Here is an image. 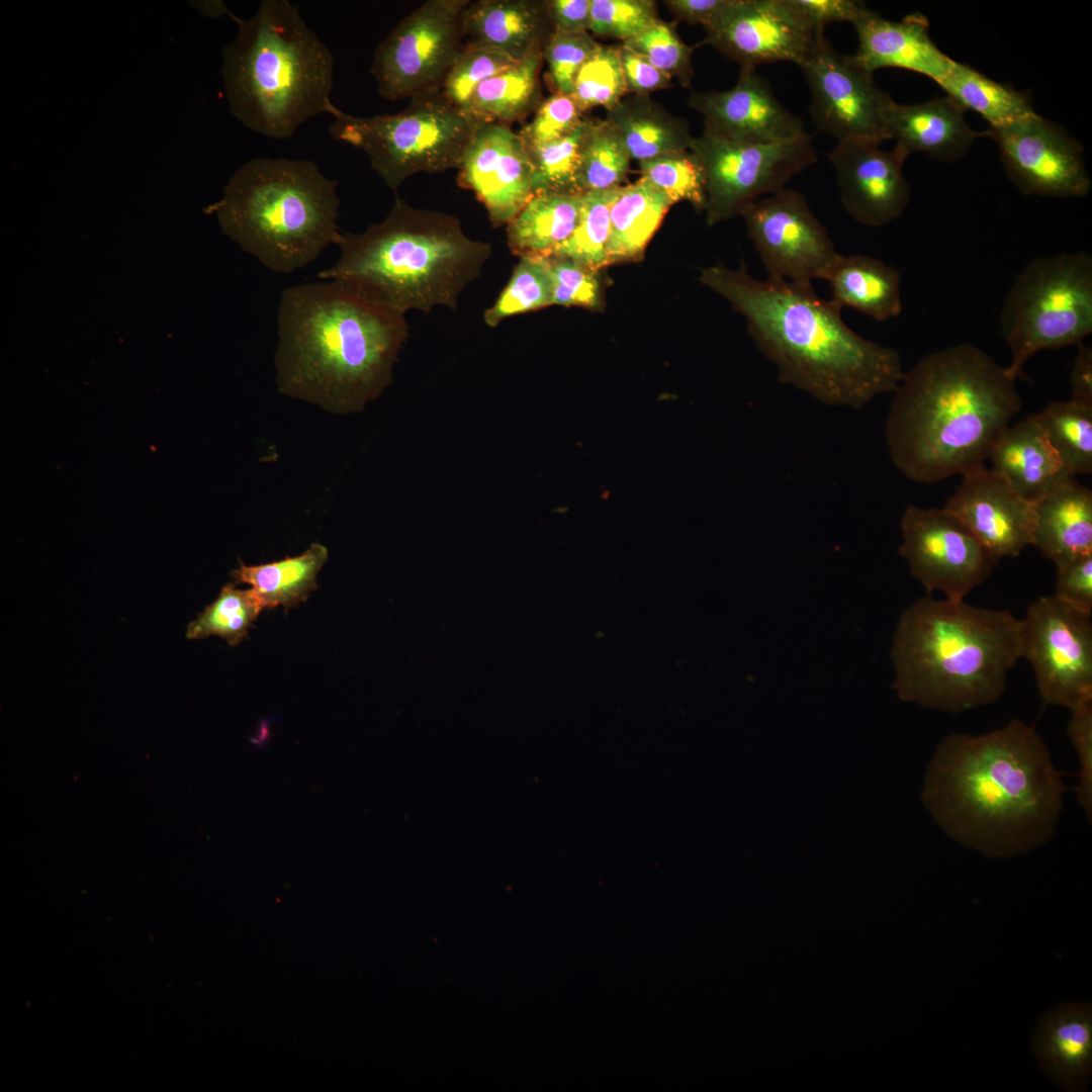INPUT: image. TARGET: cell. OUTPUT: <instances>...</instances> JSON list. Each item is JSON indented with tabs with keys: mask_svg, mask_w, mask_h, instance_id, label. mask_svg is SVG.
I'll return each instance as SVG.
<instances>
[{
	"mask_svg": "<svg viewBox=\"0 0 1092 1092\" xmlns=\"http://www.w3.org/2000/svg\"><path fill=\"white\" fill-rule=\"evenodd\" d=\"M1055 596L1088 613L1092 612V554L1057 567Z\"/></svg>",
	"mask_w": 1092,
	"mask_h": 1092,
	"instance_id": "51",
	"label": "cell"
},
{
	"mask_svg": "<svg viewBox=\"0 0 1092 1092\" xmlns=\"http://www.w3.org/2000/svg\"><path fill=\"white\" fill-rule=\"evenodd\" d=\"M964 110L986 119L991 128L1000 127L1035 113L1030 97L1012 86L993 81L968 65L954 62L937 83Z\"/></svg>",
	"mask_w": 1092,
	"mask_h": 1092,
	"instance_id": "35",
	"label": "cell"
},
{
	"mask_svg": "<svg viewBox=\"0 0 1092 1092\" xmlns=\"http://www.w3.org/2000/svg\"><path fill=\"white\" fill-rule=\"evenodd\" d=\"M588 118L567 135L538 146L528 147L533 165V194H581L578 170L582 142Z\"/></svg>",
	"mask_w": 1092,
	"mask_h": 1092,
	"instance_id": "39",
	"label": "cell"
},
{
	"mask_svg": "<svg viewBox=\"0 0 1092 1092\" xmlns=\"http://www.w3.org/2000/svg\"><path fill=\"white\" fill-rule=\"evenodd\" d=\"M907 155L894 147L861 139L838 142L828 154L840 201L857 222L883 226L900 217L910 201L903 173Z\"/></svg>",
	"mask_w": 1092,
	"mask_h": 1092,
	"instance_id": "20",
	"label": "cell"
},
{
	"mask_svg": "<svg viewBox=\"0 0 1092 1092\" xmlns=\"http://www.w3.org/2000/svg\"><path fill=\"white\" fill-rule=\"evenodd\" d=\"M1071 711L1067 725L1068 736L1075 748L1079 763L1077 802L1089 822L1092 819V702Z\"/></svg>",
	"mask_w": 1092,
	"mask_h": 1092,
	"instance_id": "50",
	"label": "cell"
},
{
	"mask_svg": "<svg viewBox=\"0 0 1092 1092\" xmlns=\"http://www.w3.org/2000/svg\"><path fill=\"white\" fill-rule=\"evenodd\" d=\"M1015 380L972 344L923 356L893 391L885 437L894 465L923 484L984 465L1022 406Z\"/></svg>",
	"mask_w": 1092,
	"mask_h": 1092,
	"instance_id": "3",
	"label": "cell"
},
{
	"mask_svg": "<svg viewBox=\"0 0 1092 1092\" xmlns=\"http://www.w3.org/2000/svg\"><path fill=\"white\" fill-rule=\"evenodd\" d=\"M646 59L656 69L690 87L693 77L692 54L695 47L686 44L675 30V23L659 19L640 34L622 42Z\"/></svg>",
	"mask_w": 1092,
	"mask_h": 1092,
	"instance_id": "45",
	"label": "cell"
},
{
	"mask_svg": "<svg viewBox=\"0 0 1092 1092\" xmlns=\"http://www.w3.org/2000/svg\"><path fill=\"white\" fill-rule=\"evenodd\" d=\"M263 609L253 588L239 589L228 583L216 600L188 624L186 638L202 639L216 635L230 645H237Z\"/></svg>",
	"mask_w": 1092,
	"mask_h": 1092,
	"instance_id": "41",
	"label": "cell"
},
{
	"mask_svg": "<svg viewBox=\"0 0 1092 1092\" xmlns=\"http://www.w3.org/2000/svg\"><path fill=\"white\" fill-rule=\"evenodd\" d=\"M1069 471L1092 472V405L1053 401L1033 415Z\"/></svg>",
	"mask_w": 1092,
	"mask_h": 1092,
	"instance_id": "36",
	"label": "cell"
},
{
	"mask_svg": "<svg viewBox=\"0 0 1092 1092\" xmlns=\"http://www.w3.org/2000/svg\"><path fill=\"white\" fill-rule=\"evenodd\" d=\"M1066 786L1036 730L1013 719L1002 728L952 733L929 760L921 798L951 840L1009 858L1054 837Z\"/></svg>",
	"mask_w": 1092,
	"mask_h": 1092,
	"instance_id": "1",
	"label": "cell"
},
{
	"mask_svg": "<svg viewBox=\"0 0 1092 1092\" xmlns=\"http://www.w3.org/2000/svg\"><path fill=\"white\" fill-rule=\"evenodd\" d=\"M627 93L647 95L671 86V78L625 44L619 46Z\"/></svg>",
	"mask_w": 1092,
	"mask_h": 1092,
	"instance_id": "52",
	"label": "cell"
},
{
	"mask_svg": "<svg viewBox=\"0 0 1092 1092\" xmlns=\"http://www.w3.org/2000/svg\"><path fill=\"white\" fill-rule=\"evenodd\" d=\"M659 20L651 0H590L589 30L622 42L640 34Z\"/></svg>",
	"mask_w": 1092,
	"mask_h": 1092,
	"instance_id": "46",
	"label": "cell"
},
{
	"mask_svg": "<svg viewBox=\"0 0 1092 1092\" xmlns=\"http://www.w3.org/2000/svg\"><path fill=\"white\" fill-rule=\"evenodd\" d=\"M337 246L340 258L317 276L402 314L438 305L456 310L492 251L466 236L455 216L415 208L398 196L382 221L343 233Z\"/></svg>",
	"mask_w": 1092,
	"mask_h": 1092,
	"instance_id": "6",
	"label": "cell"
},
{
	"mask_svg": "<svg viewBox=\"0 0 1092 1092\" xmlns=\"http://www.w3.org/2000/svg\"><path fill=\"white\" fill-rule=\"evenodd\" d=\"M689 105L702 114L705 129L737 143L774 144L807 133L802 119L777 99L769 82L749 66H740L732 88L694 93Z\"/></svg>",
	"mask_w": 1092,
	"mask_h": 1092,
	"instance_id": "22",
	"label": "cell"
},
{
	"mask_svg": "<svg viewBox=\"0 0 1092 1092\" xmlns=\"http://www.w3.org/2000/svg\"><path fill=\"white\" fill-rule=\"evenodd\" d=\"M552 282V304L597 307L600 284L596 272L563 257H547Z\"/></svg>",
	"mask_w": 1092,
	"mask_h": 1092,
	"instance_id": "49",
	"label": "cell"
},
{
	"mask_svg": "<svg viewBox=\"0 0 1092 1092\" xmlns=\"http://www.w3.org/2000/svg\"><path fill=\"white\" fill-rule=\"evenodd\" d=\"M582 113L570 95L555 93L539 104L519 134L528 147L549 143L574 130L584 119Z\"/></svg>",
	"mask_w": 1092,
	"mask_h": 1092,
	"instance_id": "48",
	"label": "cell"
},
{
	"mask_svg": "<svg viewBox=\"0 0 1092 1092\" xmlns=\"http://www.w3.org/2000/svg\"><path fill=\"white\" fill-rule=\"evenodd\" d=\"M237 24L224 76L232 112L247 128L282 140L310 118L331 115L334 57L295 4L263 0Z\"/></svg>",
	"mask_w": 1092,
	"mask_h": 1092,
	"instance_id": "7",
	"label": "cell"
},
{
	"mask_svg": "<svg viewBox=\"0 0 1092 1092\" xmlns=\"http://www.w3.org/2000/svg\"><path fill=\"white\" fill-rule=\"evenodd\" d=\"M517 62L500 50L466 42L446 76L441 93L451 104L466 111L473 90L481 82Z\"/></svg>",
	"mask_w": 1092,
	"mask_h": 1092,
	"instance_id": "44",
	"label": "cell"
},
{
	"mask_svg": "<svg viewBox=\"0 0 1092 1092\" xmlns=\"http://www.w3.org/2000/svg\"><path fill=\"white\" fill-rule=\"evenodd\" d=\"M1077 348L1070 372L1071 400L1092 405V348L1084 343Z\"/></svg>",
	"mask_w": 1092,
	"mask_h": 1092,
	"instance_id": "56",
	"label": "cell"
},
{
	"mask_svg": "<svg viewBox=\"0 0 1092 1092\" xmlns=\"http://www.w3.org/2000/svg\"><path fill=\"white\" fill-rule=\"evenodd\" d=\"M328 556L326 546L312 543L297 556L260 565L241 563L232 576L237 582L251 584L264 608L283 606L287 610L316 589V575Z\"/></svg>",
	"mask_w": 1092,
	"mask_h": 1092,
	"instance_id": "34",
	"label": "cell"
},
{
	"mask_svg": "<svg viewBox=\"0 0 1092 1092\" xmlns=\"http://www.w3.org/2000/svg\"><path fill=\"white\" fill-rule=\"evenodd\" d=\"M852 25L858 46L850 58L871 73L883 68H898L938 83L956 62L932 41L928 20L919 12L896 21L882 17L867 6Z\"/></svg>",
	"mask_w": 1092,
	"mask_h": 1092,
	"instance_id": "23",
	"label": "cell"
},
{
	"mask_svg": "<svg viewBox=\"0 0 1092 1092\" xmlns=\"http://www.w3.org/2000/svg\"><path fill=\"white\" fill-rule=\"evenodd\" d=\"M552 282L547 257H521L494 303L483 313L496 327L507 317L552 305Z\"/></svg>",
	"mask_w": 1092,
	"mask_h": 1092,
	"instance_id": "40",
	"label": "cell"
},
{
	"mask_svg": "<svg viewBox=\"0 0 1092 1092\" xmlns=\"http://www.w3.org/2000/svg\"><path fill=\"white\" fill-rule=\"evenodd\" d=\"M625 93L619 47L599 44L576 73L570 96L584 112L596 106L609 110L623 99Z\"/></svg>",
	"mask_w": 1092,
	"mask_h": 1092,
	"instance_id": "43",
	"label": "cell"
},
{
	"mask_svg": "<svg viewBox=\"0 0 1092 1092\" xmlns=\"http://www.w3.org/2000/svg\"><path fill=\"white\" fill-rule=\"evenodd\" d=\"M741 215L767 278L804 285L824 279L838 253L802 193L785 187Z\"/></svg>",
	"mask_w": 1092,
	"mask_h": 1092,
	"instance_id": "16",
	"label": "cell"
},
{
	"mask_svg": "<svg viewBox=\"0 0 1092 1092\" xmlns=\"http://www.w3.org/2000/svg\"><path fill=\"white\" fill-rule=\"evenodd\" d=\"M621 186L582 194L578 222L570 237L549 257L568 258L597 272L607 265L610 210Z\"/></svg>",
	"mask_w": 1092,
	"mask_h": 1092,
	"instance_id": "37",
	"label": "cell"
},
{
	"mask_svg": "<svg viewBox=\"0 0 1092 1092\" xmlns=\"http://www.w3.org/2000/svg\"><path fill=\"white\" fill-rule=\"evenodd\" d=\"M829 299L876 320L887 321L902 312L901 274L893 266L864 255L837 254L824 279Z\"/></svg>",
	"mask_w": 1092,
	"mask_h": 1092,
	"instance_id": "29",
	"label": "cell"
},
{
	"mask_svg": "<svg viewBox=\"0 0 1092 1092\" xmlns=\"http://www.w3.org/2000/svg\"><path fill=\"white\" fill-rule=\"evenodd\" d=\"M988 459L992 469L1031 503L1075 476L1033 415L1008 427L993 446Z\"/></svg>",
	"mask_w": 1092,
	"mask_h": 1092,
	"instance_id": "25",
	"label": "cell"
},
{
	"mask_svg": "<svg viewBox=\"0 0 1092 1092\" xmlns=\"http://www.w3.org/2000/svg\"><path fill=\"white\" fill-rule=\"evenodd\" d=\"M944 509L958 518L998 560L1032 545L1034 503L984 465L965 472Z\"/></svg>",
	"mask_w": 1092,
	"mask_h": 1092,
	"instance_id": "21",
	"label": "cell"
},
{
	"mask_svg": "<svg viewBox=\"0 0 1092 1092\" xmlns=\"http://www.w3.org/2000/svg\"><path fill=\"white\" fill-rule=\"evenodd\" d=\"M582 194H534L508 223V245L520 257H549L574 231Z\"/></svg>",
	"mask_w": 1092,
	"mask_h": 1092,
	"instance_id": "33",
	"label": "cell"
},
{
	"mask_svg": "<svg viewBox=\"0 0 1092 1092\" xmlns=\"http://www.w3.org/2000/svg\"><path fill=\"white\" fill-rule=\"evenodd\" d=\"M731 0H666L665 6L678 19L709 27Z\"/></svg>",
	"mask_w": 1092,
	"mask_h": 1092,
	"instance_id": "55",
	"label": "cell"
},
{
	"mask_svg": "<svg viewBox=\"0 0 1092 1092\" xmlns=\"http://www.w3.org/2000/svg\"><path fill=\"white\" fill-rule=\"evenodd\" d=\"M1032 545L1056 567L1092 554V491L1071 476L1034 503Z\"/></svg>",
	"mask_w": 1092,
	"mask_h": 1092,
	"instance_id": "26",
	"label": "cell"
},
{
	"mask_svg": "<svg viewBox=\"0 0 1092 1092\" xmlns=\"http://www.w3.org/2000/svg\"><path fill=\"white\" fill-rule=\"evenodd\" d=\"M547 12L553 29L563 32L589 30L590 0L546 1Z\"/></svg>",
	"mask_w": 1092,
	"mask_h": 1092,
	"instance_id": "54",
	"label": "cell"
},
{
	"mask_svg": "<svg viewBox=\"0 0 1092 1092\" xmlns=\"http://www.w3.org/2000/svg\"><path fill=\"white\" fill-rule=\"evenodd\" d=\"M672 204L642 177L621 186L610 210L607 265L638 260Z\"/></svg>",
	"mask_w": 1092,
	"mask_h": 1092,
	"instance_id": "32",
	"label": "cell"
},
{
	"mask_svg": "<svg viewBox=\"0 0 1092 1092\" xmlns=\"http://www.w3.org/2000/svg\"><path fill=\"white\" fill-rule=\"evenodd\" d=\"M799 67L810 90L809 113L818 131L837 143L889 140L886 110L892 98L878 86L874 73L839 54L825 35L818 37Z\"/></svg>",
	"mask_w": 1092,
	"mask_h": 1092,
	"instance_id": "15",
	"label": "cell"
},
{
	"mask_svg": "<svg viewBox=\"0 0 1092 1092\" xmlns=\"http://www.w3.org/2000/svg\"><path fill=\"white\" fill-rule=\"evenodd\" d=\"M599 44L587 31L552 30L543 47V59L556 93L571 94L576 73Z\"/></svg>",
	"mask_w": 1092,
	"mask_h": 1092,
	"instance_id": "47",
	"label": "cell"
},
{
	"mask_svg": "<svg viewBox=\"0 0 1092 1092\" xmlns=\"http://www.w3.org/2000/svg\"><path fill=\"white\" fill-rule=\"evenodd\" d=\"M641 177L673 202L689 201L706 209V174L698 157L689 151L665 154L639 162Z\"/></svg>",
	"mask_w": 1092,
	"mask_h": 1092,
	"instance_id": "42",
	"label": "cell"
},
{
	"mask_svg": "<svg viewBox=\"0 0 1092 1092\" xmlns=\"http://www.w3.org/2000/svg\"><path fill=\"white\" fill-rule=\"evenodd\" d=\"M706 174L707 220L714 224L741 214L751 203L786 187L817 162L812 138L774 144H743L707 129L690 147Z\"/></svg>",
	"mask_w": 1092,
	"mask_h": 1092,
	"instance_id": "12",
	"label": "cell"
},
{
	"mask_svg": "<svg viewBox=\"0 0 1092 1092\" xmlns=\"http://www.w3.org/2000/svg\"><path fill=\"white\" fill-rule=\"evenodd\" d=\"M544 44H537L514 66L481 82L472 92L466 112L478 122L509 124L537 109Z\"/></svg>",
	"mask_w": 1092,
	"mask_h": 1092,
	"instance_id": "31",
	"label": "cell"
},
{
	"mask_svg": "<svg viewBox=\"0 0 1092 1092\" xmlns=\"http://www.w3.org/2000/svg\"><path fill=\"white\" fill-rule=\"evenodd\" d=\"M701 281L745 317L778 381L821 403L860 410L893 392L903 377L900 354L852 331L841 308L813 285L761 280L722 266L705 269Z\"/></svg>",
	"mask_w": 1092,
	"mask_h": 1092,
	"instance_id": "2",
	"label": "cell"
},
{
	"mask_svg": "<svg viewBox=\"0 0 1092 1092\" xmlns=\"http://www.w3.org/2000/svg\"><path fill=\"white\" fill-rule=\"evenodd\" d=\"M710 44L740 66L790 62L800 66L818 37L793 0H731L706 29Z\"/></svg>",
	"mask_w": 1092,
	"mask_h": 1092,
	"instance_id": "18",
	"label": "cell"
},
{
	"mask_svg": "<svg viewBox=\"0 0 1092 1092\" xmlns=\"http://www.w3.org/2000/svg\"><path fill=\"white\" fill-rule=\"evenodd\" d=\"M277 334L279 391L349 415L391 383L408 332L404 314L328 280L281 292Z\"/></svg>",
	"mask_w": 1092,
	"mask_h": 1092,
	"instance_id": "4",
	"label": "cell"
},
{
	"mask_svg": "<svg viewBox=\"0 0 1092 1092\" xmlns=\"http://www.w3.org/2000/svg\"><path fill=\"white\" fill-rule=\"evenodd\" d=\"M1020 620L965 600H917L893 637V688L905 702L958 714L997 702L1020 659Z\"/></svg>",
	"mask_w": 1092,
	"mask_h": 1092,
	"instance_id": "5",
	"label": "cell"
},
{
	"mask_svg": "<svg viewBox=\"0 0 1092 1092\" xmlns=\"http://www.w3.org/2000/svg\"><path fill=\"white\" fill-rule=\"evenodd\" d=\"M552 30L546 1L478 0L463 14L467 42L500 50L515 61L545 44Z\"/></svg>",
	"mask_w": 1092,
	"mask_h": 1092,
	"instance_id": "27",
	"label": "cell"
},
{
	"mask_svg": "<svg viewBox=\"0 0 1092 1092\" xmlns=\"http://www.w3.org/2000/svg\"><path fill=\"white\" fill-rule=\"evenodd\" d=\"M987 132L998 143L1007 176L1022 194L1067 198L1090 192L1081 144L1051 120L1035 112Z\"/></svg>",
	"mask_w": 1092,
	"mask_h": 1092,
	"instance_id": "17",
	"label": "cell"
},
{
	"mask_svg": "<svg viewBox=\"0 0 1092 1092\" xmlns=\"http://www.w3.org/2000/svg\"><path fill=\"white\" fill-rule=\"evenodd\" d=\"M337 187L312 161L254 158L232 177L219 218L262 265L291 273L341 239Z\"/></svg>",
	"mask_w": 1092,
	"mask_h": 1092,
	"instance_id": "8",
	"label": "cell"
},
{
	"mask_svg": "<svg viewBox=\"0 0 1092 1092\" xmlns=\"http://www.w3.org/2000/svg\"><path fill=\"white\" fill-rule=\"evenodd\" d=\"M1020 658L1031 665L1044 706L1072 710L1092 702V619L1055 595L1020 620Z\"/></svg>",
	"mask_w": 1092,
	"mask_h": 1092,
	"instance_id": "13",
	"label": "cell"
},
{
	"mask_svg": "<svg viewBox=\"0 0 1092 1092\" xmlns=\"http://www.w3.org/2000/svg\"><path fill=\"white\" fill-rule=\"evenodd\" d=\"M965 110L948 96L935 97L916 104H899L893 99L886 110L889 140L909 156L923 152L932 159L952 162L963 158L976 139L988 135L977 132L967 123Z\"/></svg>",
	"mask_w": 1092,
	"mask_h": 1092,
	"instance_id": "24",
	"label": "cell"
},
{
	"mask_svg": "<svg viewBox=\"0 0 1092 1092\" xmlns=\"http://www.w3.org/2000/svg\"><path fill=\"white\" fill-rule=\"evenodd\" d=\"M1000 329L1015 379L1037 352L1083 343L1092 333V256L1068 252L1028 262L1006 295Z\"/></svg>",
	"mask_w": 1092,
	"mask_h": 1092,
	"instance_id": "10",
	"label": "cell"
},
{
	"mask_svg": "<svg viewBox=\"0 0 1092 1092\" xmlns=\"http://www.w3.org/2000/svg\"><path fill=\"white\" fill-rule=\"evenodd\" d=\"M1032 1046L1051 1079L1063 1089L1078 1090L1091 1071V1008L1069 1003L1051 1010L1041 1019Z\"/></svg>",
	"mask_w": 1092,
	"mask_h": 1092,
	"instance_id": "28",
	"label": "cell"
},
{
	"mask_svg": "<svg viewBox=\"0 0 1092 1092\" xmlns=\"http://www.w3.org/2000/svg\"><path fill=\"white\" fill-rule=\"evenodd\" d=\"M457 169L458 184L475 193L493 226L508 224L534 195L528 148L507 124L479 125Z\"/></svg>",
	"mask_w": 1092,
	"mask_h": 1092,
	"instance_id": "19",
	"label": "cell"
},
{
	"mask_svg": "<svg viewBox=\"0 0 1092 1092\" xmlns=\"http://www.w3.org/2000/svg\"><path fill=\"white\" fill-rule=\"evenodd\" d=\"M630 160L620 135L606 119H588L580 152L579 192L620 186L629 171Z\"/></svg>",
	"mask_w": 1092,
	"mask_h": 1092,
	"instance_id": "38",
	"label": "cell"
},
{
	"mask_svg": "<svg viewBox=\"0 0 1092 1092\" xmlns=\"http://www.w3.org/2000/svg\"><path fill=\"white\" fill-rule=\"evenodd\" d=\"M606 120L620 135L631 159L639 162L689 151L693 136L682 119L672 116L648 95L621 99Z\"/></svg>",
	"mask_w": 1092,
	"mask_h": 1092,
	"instance_id": "30",
	"label": "cell"
},
{
	"mask_svg": "<svg viewBox=\"0 0 1092 1092\" xmlns=\"http://www.w3.org/2000/svg\"><path fill=\"white\" fill-rule=\"evenodd\" d=\"M468 0H429L378 43L370 72L389 101L441 92L462 42Z\"/></svg>",
	"mask_w": 1092,
	"mask_h": 1092,
	"instance_id": "11",
	"label": "cell"
},
{
	"mask_svg": "<svg viewBox=\"0 0 1092 1092\" xmlns=\"http://www.w3.org/2000/svg\"><path fill=\"white\" fill-rule=\"evenodd\" d=\"M805 15L817 34H825V28L833 22H853L867 5L852 0H793Z\"/></svg>",
	"mask_w": 1092,
	"mask_h": 1092,
	"instance_id": "53",
	"label": "cell"
},
{
	"mask_svg": "<svg viewBox=\"0 0 1092 1092\" xmlns=\"http://www.w3.org/2000/svg\"><path fill=\"white\" fill-rule=\"evenodd\" d=\"M331 115L332 136L363 151L394 192L419 172L458 168L468 141L482 124L441 92L413 98L397 113L356 116L335 107Z\"/></svg>",
	"mask_w": 1092,
	"mask_h": 1092,
	"instance_id": "9",
	"label": "cell"
},
{
	"mask_svg": "<svg viewBox=\"0 0 1092 1092\" xmlns=\"http://www.w3.org/2000/svg\"><path fill=\"white\" fill-rule=\"evenodd\" d=\"M899 552L928 595L965 600L999 560L946 509L908 506L900 522Z\"/></svg>",
	"mask_w": 1092,
	"mask_h": 1092,
	"instance_id": "14",
	"label": "cell"
}]
</instances>
